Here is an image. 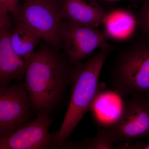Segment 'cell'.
<instances>
[{
  "instance_id": "cell-7",
  "label": "cell",
  "mask_w": 149,
  "mask_h": 149,
  "mask_svg": "<svg viewBox=\"0 0 149 149\" xmlns=\"http://www.w3.org/2000/svg\"><path fill=\"white\" fill-rule=\"evenodd\" d=\"M31 105L24 84L0 87V139L21 127Z\"/></svg>"
},
{
  "instance_id": "cell-2",
  "label": "cell",
  "mask_w": 149,
  "mask_h": 149,
  "mask_svg": "<svg viewBox=\"0 0 149 149\" xmlns=\"http://www.w3.org/2000/svg\"><path fill=\"white\" fill-rule=\"evenodd\" d=\"M115 49L107 42L87 61L77 62L73 65L69 106L60 128L53 135L52 148H61L85 113L90 111L100 91L99 79L103 67Z\"/></svg>"
},
{
  "instance_id": "cell-3",
  "label": "cell",
  "mask_w": 149,
  "mask_h": 149,
  "mask_svg": "<svg viewBox=\"0 0 149 149\" xmlns=\"http://www.w3.org/2000/svg\"><path fill=\"white\" fill-rule=\"evenodd\" d=\"M110 82L122 97L139 94L149 97V36L139 33L118 52Z\"/></svg>"
},
{
  "instance_id": "cell-15",
  "label": "cell",
  "mask_w": 149,
  "mask_h": 149,
  "mask_svg": "<svg viewBox=\"0 0 149 149\" xmlns=\"http://www.w3.org/2000/svg\"><path fill=\"white\" fill-rule=\"evenodd\" d=\"M137 12L140 33L149 36V0H143Z\"/></svg>"
},
{
  "instance_id": "cell-20",
  "label": "cell",
  "mask_w": 149,
  "mask_h": 149,
  "mask_svg": "<svg viewBox=\"0 0 149 149\" xmlns=\"http://www.w3.org/2000/svg\"><path fill=\"white\" fill-rule=\"evenodd\" d=\"M25 1V0H23V1Z\"/></svg>"
},
{
  "instance_id": "cell-6",
  "label": "cell",
  "mask_w": 149,
  "mask_h": 149,
  "mask_svg": "<svg viewBox=\"0 0 149 149\" xmlns=\"http://www.w3.org/2000/svg\"><path fill=\"white\" fill-rule=\"evenodd\" d=\"M61 35L63 49L72 65L91 56L108 40L102 30L67 19L62 20Z\"/></svg>"
},
{
  "instance_id": "cell-11",
  "label": "cell",
  "mask_w": 149,
  "mask_h": 149,
  "mask_svg": "<svg viewBox=\"0 0 149 149\" xmlns=\"http://www.w3.org/2000/svg\"><path fill=\"white\" fill-rule=\"evenodd\" d=\"M106 13V10L95 0H62V20L98 28L102 25Z\"/></svg>"
},
{
  "instance_id": "cell-14",
  "label": "cell",
  "mask_w": 149,
  "mask_h": 149,
  "mask_svg": "<svg viewBox=\"0 0 149 149\" xmlns=\"http://www.w3.org/2000/svg\"><path fill=\"white\" fill-rule=\"evenodd\" d=\"M114 148V143L111 140L106 130L99 127L96 136L93 138H90L85 148L87 149Z\"/></svg>"
},
{
  "instance_id": "cell-13",
  "label": "cell",
  "mask_w": 149,
  "mask_h": 149,
  "mask_svg": "<svg viewBox=\"0 0 149 149\" xmlns=\"http://www.w3.org/2000/svg\"><path fill=\"white\" fill-rule=\"evenodd\" d=\"M11 32V45L18 56L29 63L35 54V49L41 42V37L22 24L15 23Z\"/></svg>"
},
{
  "instance_id": "cell-9",
  "label": "cell",
  "mask_w": 149,
  "mask_h": 149,
  "mask_svg": "<svg viewBox=\"0 0 149 149\" xmlns=\"http://www.w3.org/2000/svg\"><path fill=\"white\" fill-rule=\"evenodd\" d=\"M102 25L108 40L116 42L128 43L140 33L137 13L125 8L107 10Z\"/></svg>"
},
{
  "instance_id": "cell-16",
  "label": "cell",
  "mask_w": 149,
  "mask_h": 149,
  "mask_svg": "<svg viewBox=\"0 0 149 149\" xmlns=\"http://www.w3.org/2000/svg\"><path fill=\"white\" fill-rule=\"evenodd\" d=\"M20 0H0V6L8 13L13 14L19 6Z\"/></svg>"
},
{
  "instance_id": "cell-4",
  "label": "cell",
  "mask_w": 149,
  "mask_h": 149,
  "mask_svg": "<svg viewBox=\"0 0 149 149\" xmlns=\"http://www.w3.org/2000/svg\"><path fill=\"white\" fill-rule=\"evenodd\" d=\"M61 4L62 0H25L12 15L14 22L28 27L61 51Z\"/></svg>"
},
{
  "instance_id": "cell-1",
  "label": "cell",
  "mask_w": 149,
  "mask_h": 149,
  "mask_svg": "<svg viewBox=\"0 0 149 149\" xmlns=\"http://www.w3.org/2000/svg\"><path fill=\"white\" fill-rule=\"evenodd\" d=\"M60 51L41 42L24 73L31 105L40 112L52 109L70 84L73 65Z\"/></svg>"
},
{
  "instance_id": "cell-12",
  "label": "cell",
  "mask_w": 149,
  "mask_h": 149,
  "mask_svg": "<svg viewBox=\"0 0 149 149\" xmlns=\"http://www.w3.org/2000/svg\"><path fill=\"white\" fill-rule=\"evenodd\" d=\"M124 102L123 97L114 91H99L90 111L99 127L107 129L119 119Z\"/></svg>"
},
{
  "instance_id": "cell-8",
  "label": "cell",
  "mask_w": 149,
  "mask_h": 149,
  "mask_svg": "<svg viewBox=\"0 0 149 149\" xmlns=\"http://www.w3.org/2000/svg\"><path fill=\"white\" fill-rule=\"evenodd\" d=\"M52 121L47 112H40L37 118L0 139V149H44L52 148L53 135L50 133Z\"/></svg>"
},
{
  "instance_id": "cell-5",
  "label": "cell",
  "mask_w": 149,
  "mask_h": 149,
  "mask_svg": "<svg viewBox=\"0 0 149 149\" xmlns=\"http://www.w3.org/2000/svg\"><path fill=\"white\" fill-rule=\"evenodd\" d=\"M128 97L117 122L104 129L114 144L132 143L149 136V97L139 94Z\"/></svg>"
},
{
  "instance_id": "cell-18",
  "label": "cell",
  "mask_w": 149,
  "mask_h": 149,
  "mask_svg": "<svg viewBox=\"0 0 149 149\" xmlns=\"http://www.w3.org/2000/svg\"><path fill=\"white\" fill-rule=\"evenodd\" d=\"M95 1H97L104 7V6H112L116 3L120 2H129L133 3H141L143 0H95Z\"/></svg>"
},
{
  "instance_id": "cell-17",
  "label": "cell",
  "mask_w": 149,
  "mask_h": 149,
  "mask_svg": "<svg viewBox=\"0 0 149 149\" xmlns=\"http://www.w3.org/2000/svg\"><path fill=\"white\" fill-rule=\"evenodd\" d=\"M8 14V13L0 6V27L12 25Z\"/></svg>"
},
{
  "instance_id": "cell-10",
  "label": "cell",
  "mask_w": 149,
  "mask_h": 149,
  "mask_svg": "<svg viewBox=\"0 0 149 149\" xmlns=\"http://www.w3.org/2000/svg\"><path fill=\"white\" fill-rule=\"evenodd\" d=\"M12 25L0 27V87L24 77L29 63L18 56L11 45Z\"/></svg>"
},
{
  "instance_id": "cell-19",
  "label": "cell",
  "mask_w": 149,
  "mask_h": 149,
  "mask_svg": "<svg viewBox=\"0 0 149 149\" xmlns=\"http://www.w3.org/2000/svg\"><path fill=\"white\" fill-rule=\"evenodd\" d=\"M144 149H149V143L147 144V145H145L144 146Z\"/></svg>"
}]
</instances>
